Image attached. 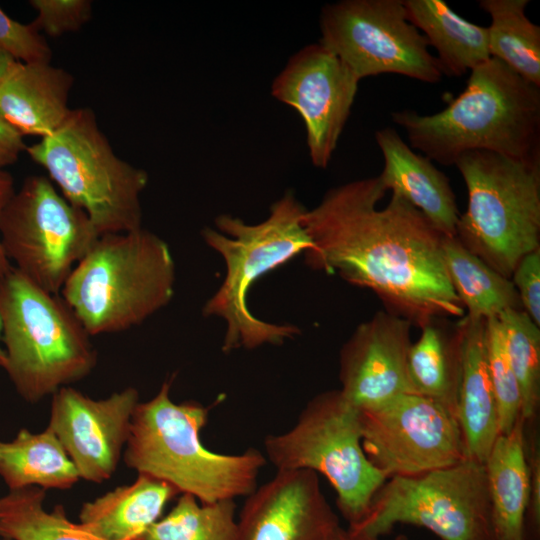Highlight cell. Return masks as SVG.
Wrapping results in <instances>:
<instances>
[{
    "instance_id": "6da1fadb",
    "label": "cell",
    "mask_w": 540,
    "mask_h": 540,
    "mask_svg": "<svg viewBox=\"0 0 540 540\" xmlns=\"http://www.w3.org/2000/svg\"><path fill=\"white\" fill-rule=\"evenodd\" d=\"M387 192L379 176L329 189L304 214L313 244L306 264L371 290L387 311L412 325L462 318L465 309L444 262V235L397 194L380 208Z\"/></svg>"
},
{
    "instance_id": "7a4b0ae2",
    "label": "cell",
    "mask_w": 540,
    "mask_h": 540,
    "mask_svg": "<svg viewBox=\"0 0 540 540\" xmlns=\"http://www.w3.org/2000/svg\"><path fill=\"white\" fill-rule=\"evenodd\" d=\"M391 118L411 148L444 166L469 151L540 164V87L492 57L470 71L465 89L443 110L405 109Z\"/></svg>"
},
{
    "instance_id": "3957f363",
    "label": "cell",
    "mask_w": 540,
    "mask_h": 540,
    "mask_svg": "<svg viewBox=\"0 0 540 540\" xmlns=\"http://www.w3.org/2000/svg\"><path fill=\"white\" fill-rule=\"evenodd\" d=\"M170 387L171 381H164L153 398L136 406L123 452L125 464L201 503L251 494L266 457L253 448L230 455L210 451L200 438L208 409L195 401L173 402Z\"/></svg>"
},
{
    "instance_id": "277c9868",
    "label": "cell",
    "mask_w": 540,
    "mask_h": 540,
    "mask_svg": "<svg viewBox=\"0 0 540 540\" xmlns=\"http://www.w3.org/2000/svg\"><path fill=\"white\" fill-rule=\"evenodd\" d=\"M306 210L288 190L270 206L268 217L260 223L249 224L223 213L214 220L216 229H202L204 242L221 255L226 265L222 284L203 307L205 317L225 321L223 352L281 345L300 334L295 325L257 318L248 307L247 296L259 278L313 247L303 224Z\"/></svg>"
},
{
    "instance_id": "5b68a950",
    "label": "cell",
    "mask_w": 540,
    "mask_h": 540,
    "mask_svg": "<svg viewBox=\"0 0 540 540\" xmlns=\"http://www.w3.org/2000/svg\"><path fill=\"white\" fill-rule=\"evenodd\" d=\"M175 282L168 244L142 227L99 236L60 294L92 337L142 324L171 302Z\"/></svg>"
},
{
    "instance_id": "8992f818",
    "label": "cell",
    "mask_w": 540,
    "mask_h": 540,
    "mask_svg": "<svg viewBox=\"0 0 540 540\" xmlns=\"http://www.w3.org/2000/svg\"><path fill=\"white\" fill-rule=\"evenodd\" d=\"M0 319L7 372L29 403L87 377L97 351L60 294L49 293L12 268L0 277Z\"/></svg>"
},
{
    "instance_id": "52a82bcc",
    "label": "cell",
    "mask_w": 540,
    "mask_h": 540,
    "mask_svg": "<svg viewBox=\"0 0 540 540\" xmlns=\"http://www.w3.org/2000/svg\"><path fill=\"white\" fill-rule=\"evenodd\" d=\"M25 151L99 236L142 228L148 173L117 156L91 108L71 109L57 130Z\"/></svg>"
},
{
    "instance_id": "ba28073f",
    "label": "cell",
    "mask_w": 540,
    "mask_h": 540,
    "mask_svg": "<svg viewBox=\"0 0 540 540\" xmlns=\"http://www.w3.org/2000/svg\"><path fill=\"white\" fill-rule=\"evenodd\" d=\"M454 165L468 192L456 237L511 279L519 261L540 248V164L469 151Z\"/></svg>"
},
{
    "instance_id": "9c48e42d",
    "label": "cell",
    "mask_w": 540,
    "mask_h": 540,
    "mask_svg": "<svg viewBox=\"0 0 540 540\" xmlns=\"http://www.w3.org/2000/svg\"><path fill=\"white\" fill-rule=\"evenodd\" d=\"M359 410L341 393L314 396L288 431L264 440L266 459L280 470L322 474L337 495V507L348 526L359 523L386 476L362 448Z\"/></svg>"
},
{
    "instance_id": "30bf717a",
    "label": "cell",
    "mask_w": 540,
    "mask_h": 540,
    "mask_svg": "<svg viewBox=\"0 0 540 540\" xmlns=\"http://www.w3.org/2000/svg\"><path fill=\"white\" fill-rule=\"evenodd\" d=\"M397 524L423 527L442 540H495L484 463L465 458L419 475L391 477L363 519L349 527L380 538Z\"/></svg>"
},
{
    "instance_id": "8fae6325",
    "label": "cell",
    "mask_w": 540,
    "mask_h": 540,
    "mask_svg": "<svg viewBox=\"0 0 540 540\" xmlns=\"http://www.w3.org/2000/svg\"><path fill=\"white\" fill-rule=\"evenodd\" d=\"M98 237L85 212L42 175L27 177L0 216V241L7 259L52 294H60Z\"/></svg>"
},
{
    "instance_id": "7c38bea8",
    "label": "cell",
    "mask_w": 540,
    "mask_h": 540,
    "mask_svg": "<svg viewBox=\"0 0 540 540\" xmlns=\"http://www.w3.org/2000/svg\"><path fill=\"white\" fill-rule=\"evenodd\" d=\"M321 43L361 80L385 73L430 84L442 80L424 35L406 18L403 0H341L319 16Z\"/></svg>"
},
{
    "instance_id": "4fadbf2b",
    "label": "cell",
    "mask_w": 540,
    "mask_h": 540,
    "mask_svg": "<svg viewBox=\"0 0 540 540\" xmlns=\"http://www.w3.org/2000/svg\"><path fill=\"white\" fill-rule=\"evenodd\" d=\"M359 415L363 451L387 479L419 475L467 458L455 414L433 399L403 393L360 409Z\"/></svg>"
},
{
    "instance_id": "5bb4252c",
    "label": "cell",
    "mask_w": 540,
    "mask_h": 540,
    "mask_svg": "<svg viewBox=\"0 0 540 540\" xmlns=\"http://www.w3.org/2000/svg\"><path fill=\"white\" fill-rule=\"evenodd\" d=\"M359 79L321 43L294 53L274 78L271 95L301 116L312 164L326 168L357 94Z\"/></svg>"
},
{
    "instance_id": "9a60e30c",
    "label": "cell",
    "mask_w": 540,
    "mask_h": 540,
    "mask_svg": "<svg viewBox=\"0 0 540 540\" xmlns=\"http://www.w3.org/2000/svg\"><path fill=\"white\" fill-rule=\"evenodd\" d=\"M139 402V392L134 387L104 399H92L71 386L52 395L47 428L63 446L80 479L102 483L112 477Z\"/></svg>"
},
{
    "instance_id": "2e32d148",
    "label": "cell",
    "mask_w": 540,
    "mask_h": 540,
    "mask_svg": "<svg viewBox=\"0 0 540 540\" xmlns=\"http://www.w3.org/2000/svg\"><path fill=\"white\" fill-rule=\"evenodd\" d=\"M340 526L318 474L280 470L247 496L236 540H331Z\"/></svg>"
},
{
    "instance_id": "e0dca14e",
    "label": "cell",
    "mask_w": 540,
    "mask_h": 540,
    "mask_svg": "<svg viewBox=\"0 0 540 540\" xmlns=\"http://www.w3.org/2000/svg\"><path fill=\"white\" fill-rule=\"evenodd\" d=\"M412 323L389 311H379L359 324L339 357L340 391L357 409L412 393L407 357Z\"/></svg>"
},
{
    "instance_id": "ac0fdd59",
    "label": "cell",
    "mask_w": 540,
    "mask_h": 540,
    "mask_svg": "<svg viewBox=\"0 0 540 540\" xmlns=\"http://www.w3.org/2000/svg\"><path fill=\"white\" fill-rule=\"evenodd\" d=\"M486 320L465 314L454 331L458 359L455 416L466 457L482 463L500 434L487 359Z\"/></svg>"
},
{
    "instance_id": "d6986e66",
    "label": "cell",
    "mask_w": 540,
    "mask_h": 540,
    "mask_svg": "<svg viewBox=\"0 0 540 540\" xmlns=\"http://www.w3.org/2000/svg\"><path fill=\"white\" fill-rule=\"evenodd\" d=\"M375 140L384 160L378 176L388 192L418 209L442 235L456 237L461 214L447 176L415 153L394 128L377 130Z\"/></svg>"
},
{
    "instance_id": "ffe728a7",
    "label": "cell",
    "mask_w": 540,
    "mask_h": 540,
    "mask_svg": "<svg viewBox=\"0 0 540 540\" xmlns=\"http://www.w3.org/2000/svg\"><path fill=\"white\" fill-rule=\"evenodd\" d=\"M73 76L50 63L16 61L0 81V114L20 134L51 135L68 117Z\"/></svg>"
},
{
    "instance_id": "44dd1931",
    "label": "cell",
    "mask_w": 540,
    "mask_h": 540,
    "mask_svg": "<svg viewBox=\"0 0 540 540\" xmlns=\"http://www.w3.org/2000/svg\"><path fill=\"white\" fill-rule=\"evenodd\" d=\"M524 426L521 417L499 434L484 462L495 540H525L530 478Z\"/></svg>"
},
{
    "instance_id": "7402d4cb",
    "label": "cell",
    "mask_w": 540,
    "mask_h": 540,
    "mask_svg": "<svg viewBox=\"0 0 540 540\" xmlns=\"http://www.w3.org/2000/svg\"><path fill=\"white\" fill-rule=\"evenodd\" d=\"M178 494L167 482L138 474L133 483L83 503L79 523L103 540H141Z\"/></svg>"
},
{
    "instance_id": "603a6c76",
    "label": "cell",
    "mask_w": 540,
    "mask_h": 540,
    "mask_svg": "<svg viewBox=\"0 0 540 540\" xmlns=\"http://www.w3.org/2000/svg\"><path fill=\"white\" fill-rule=\"evenodd\" d=\"M407 20L423 32L444 75L461 77L491 58L488 29L469 22L443 0H403Z\"/></svg>"
},
{
    "instance_id": "cb8c5ba5",
    "label": "cell",
    "mask_w": 540,
    "mask_h": 540,
    "mask_svg": "<svg viewBox=\"0 0 540 540\" xmlns=\"http://www.w3.org/2000/svg\"><path fill=\"white\" fill-rule=\"evenodd\" d=\"M0 476L10 490L72 488L80 476L55 434L20 429L10 442L0 441Z\"/></svg>"
},
{
    "instance_id": "d4e9b609",
    "label": "cell",
    "mask_w": 540,
    "mask_h": 540,
    "mask_svg": "<svg viewBox=\"0 0 540 540\" xmlns=\"http://www.w3.org/2000/svg\"><path fill=\"white\" fill-rule=\"evenodd\" d=\"M448 276L467 315L489 319L521 309L516 288L507 278L467 249L457 237H443Z\"/></svg>"
},
{
    "instance_id": "484cf974",
    "label": "cell",
    "mask_w": 540,
    "mask_h": 540,
    "mask_svg": "<svg viewBox=\"0 0 540 540\" xmlns=\"http://www.w3.org/2000/svg\"><path fill=\"white\" fill-rule=\"evenodd\" d=\"M491 18L488 45L492 58L540 87V27L526 16L529 0H480Z\"/></svg>"
},
{
    "instance_id": "4316f807",
    "label": "cell",
    "mask_w": 540,
    "mask_h": 540,
    "mask_svg": "<svg viewBox=\"0 0 540 540\" xmlns=\"http://www.w3.org/2000/svg\"><path fill=\"white\" fill-rule=\"evenodd\" d=\"M433 320L422 327L407 357L413 394L440 402L455 414L458 359L455 334H447Z\"/></svg>"
},
{
    "instance_id": "83f0119b",
    "label": "cell",
    "mask_w": 540,
    "mask_h": 540,
    "mask_svg": "<svg viewBox=\"0 0 540 540\" xmlns=\"http://www.w3.org/2000/svg\"><path fill=\"white\" fill-rule=\"evenodd\" d=\"M46 490L31 486L0 497V538L3 540H103L71 522L62 505L48 511Z\"/></svg>"
},
{
    "instance_id": "f1b7e54d",
    "label": "cell",
    "mask_w": 540,
    "mask_h": 540,
    "mask_svg": "<svg viewBox=\"0 0 540 540\" xmlns=\"http://www.w3.org/2000/svg\"><path fill=\"white\" fill-rule=\"evenodd\" d=\"M235 510L234 500L201 503L183 493L141 540H236Z\"/></svg>"
},
{
    "instance_id": "f546056e",
    "label": "cell",
    "mask_w": 540,
    "mask_h": 540,
    "mask_svg": "<svg viewBox=\"0 0 540 540\" xmlns=\"http://www.w3.org/2000/svg\"><path fill=\"white\" fill-rule=\"evenodd\" d=\"M506 353L517 379L525 422L536 418L540 404V329L522 309L501 313Z\"/></svg>"
},
{
    "instance_id": "4dcf8cb0",
    "label": "cell",
    "mask_w": 540,
    "mask_h": 540,
    "mask_svg": "<svg viewBox=\"0 0 540 540\" xmlns=\"http://www.w3.org/2000/svg\"><path fill=\"white\" fill-rule=\"evenodd\" d=\"M486 345L499 433L505 434L522 417V400L517 379L508 360L501 324L497 317L486 320Z\"/></svg>"
},
{
    "instance_id": "1f68e13d",
    "label": "cell",
    "mask_w": 540,
    "mask_h": 540,
    "mask_svg": "<svg viewBox=\"0 0 540 540\" xmlns=\"http://www.w3.org/2000/svg\"><path fill=\"white\" fill-rule=\"evenodd\" d=\"M29 4L37 11L32 26L51 37L78 31L92 16L90 0H30Z\"/></svg>"
},
{
    "instance_id": "d6a6232c",
    "label": "cell",
    "mask_w": 540,
    "mask_h": 540,
    "mask_svg": "<svg viewBox=\"0 0 540 540\" xmlns=\"http://www.w3.org/2000/svg\"><path fill=\"white\" fill-rule=\"evenodd\" d=\"M0 50L23 63H50L53 54L45 37L31 23L18 22L1 8Z\"/></svg>"
},
{
    "instance_id": "836d02e7",
    "label": "cell",
    "mask_w": 540,
    "mask_h": 540,
    "mask_svg": "<svg viewBox=\"0 0 540 540\" xmlns=\"http://www.w3.org/2000/svg\"><path fill=\"white\" fill-rule=\"evenodd\" d=\"M511 280L522 310L540 327V248L525 255L515 267Z\"/></svg>"
},
{
    "instance_id": "e575fe53",
    "label": "cell",
    "mask_w": 540,
    "mask_h": 540,
    "mask_svg": "<svg viewBox=\"0 0 540 540\" xmlns=\"http://www.w3.org/2000/svg\"><path fill=\"white\" fill-rule=\"evenodd\" d=\"M527 434L524 426L525 451L530 478V501L526 519L534 530L540 527V452L539 441L535 430Z\"/></svg>"
},
{
    "instance_id": "d590c367",
    "label": "cell",
    "mask_w": 540,
    "mask_h": 540,
    "mask_svg": "<svg viewBox=\"0 0 540 540\" xmlns=\"http://www.w3.org/2000/svg\"><path fill=\"white\" fill-rule=\"evenodd\" d=\"M26 147L23 135L0 114V170L16 163Z\"/></svg>"
},
{
    "instance_id": "8d00e7d4",
    "label": "cell",
    "mask_w": 540,
    "mask_h": 540,
    "mask_svg": "<svg viewBox=\"0 0 540 540\" xmlns=\"http://www.w3.org/2000/svg\"><path fill=\"white\" fill-rule=\"evenodd\" d=\"M15 193L14 178L4 170H0V216ZM12 268L11 262L7 259L0 241V277Z\"/></svg>"
},
{
    "instance_id": "74e56055",
    "label": "cell",
    "mask_w": 540,
    "mask_h": 540,
    "mask_svg": "<svg viewBox=\"0 0 540 540\" xmlns=\"http://www.w3.org/2000/svg\"><path fill=\"white\" fill-rule=\"evenodd\" d=\"M331 540H381L380 538L372 537L354 528H343L340 526Z\"/></svg>"
},
{
    "instance_id": "f35d334b",
    "label": "cell",
    "mask_w": 540,
    "mask_h": 540,
    "mask_svg": "<svg viewBox=\"0 0 540 540\" xmlns=\"http://www.w3.org/2000/svg\"><path fill=\"white\" fill-rule=\"evenodd\" d=\"M15 62L12 56L0 50V81Z\"/></svg>"
},
{
    "instance_id": "ab89813d",
    "label": "cell",
    "mask_w": 540,
    "mask_h": 540,
    "mask_svg": "<svg viewBox=\"0 0 540 540\" xmlns=\"http://www.w3.org/2000/svg\"><path fill=\"white\" fill-rule=\"evenodd\" d=\"M2 341V324L0 319V342ZM6 363V354L4 349L0 345V368H4Z\"/></svg>"
},
{
    "instance_id": "60d3db41",
    "label": "cell",
    "mask_w": 540,
    "mask_h": 540,
    "mask_svg": "<svg viewBox=\"0 0 540 540\" xmlns=\"http://www.w3.org/2000/svg\"><path fill=\"white\" fill-rule=\"evenodd\" d=\"M394 540H409L408 536L405 534H398Z\"/></svg>"
},
{
    "instance_id": "b9f144b4",
    "label": "cell",
    "mask_w": 540,
    "mask_h": 540,
    "mask_svg": "<svg viewBox=\"0 0 540 540\" xmlns=\"http://www.w3.org/2000/svg\"><path fill=\"white\" fill-rule=\"evenodd\" d=\"M0 540H3V539L0 538Z\"/></svg>"
}]
</instances>
